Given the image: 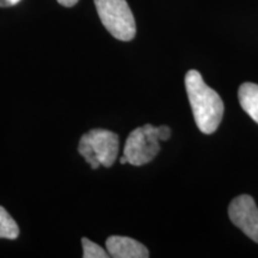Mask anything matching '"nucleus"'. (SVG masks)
Returning <instances> with one entry per match:
<instances>
[{
	"instance_id": "9",
	"label": "nucleus",
	"mask_w": 258,
	"mask_h": 258,
	"mask_svg": "<svg viewBox=\"0 0 258 258\" xmlns=\"http://www.w3.org/2000/svg\"><path fill=\"white\" fill-rule=\"evenodd\" d=\"M83 244V257L84 258H108L109 253L105 252L103 247L98 244L93 243L88 238L84 237L82 239Z\"/></svg>"
},
{
	"instance_id": "1",
	"label": "nucleus",
	"mask_w": 258,
	"mask_h": 258,
	"mask_svg": "<svg viewBox=\"0 0 258 258\" xmlns=\"http://www.w3.org/2000/svg\"><path fill=\"white\" fill-rule=\"evenodd\" d=\"M185 90L199 129L205 134H213L220 125L224 115L220 96L203 82L201 73L195 70L185 74Z\"/></svg>"
},
{
	"instance_id": "10",
	"label": "nucleus",
	"mask_w": 258,
	"mask_h": 258,
	"mask_svg": "<svg viewBox=\"0 0 258 258\" xmlns=\"http://www.w3.org/2000/svg\"><path fill=\"white\" fill-rule=\"evenodd\" d=\"M59 4H61L62 6H66V8H71V6H74L79 0H56Z\"/></svg>"
},
{
	"instance_id": "8",
	"label": "nucleus",
	"mask_w": 258,
	"mask_h": 258,
	"mask_svg": "<svg viewBox=\"0 0 258 258\" xmlns=\"http://www.w3.org/2000/svg\"><path fill=\"white\" fill-rule=\"evenodd\" d=\"M19 235V227L14 218L4 207L0 206V238L15 240Z\"/></svg>"
},
{
	"instance_id": "5",
	"label": "nucleus",
	"mask_w": 258,
	"mask_h": 258,
	"mask_svg": "<svg viewBox=\"0 0 258 258\" xmlns=\"http://www.w3.org/2000/svg\"><path fill=\"white\" fill-rule=\"evenodd\" d=\"M228 217L234 226L258 243V207L250 195L237 196L228 206Z\"/></svg>"
},
{
	"instance_id": "3",
	"label": "nucleus",
	"mask_w": 258,
	"mask_h": 258,
	"mask_svg": "<svg viewBox=\"0 0 258 258\" xmlns=\"http://www.w3.org/2000/svg\"><path fill=\"white\" fill-rule=\"evenodd\" d=\"M118 135L106 129H91L80 139L78 152L96 170L103 165L112 166L118 154Z\"/></svg>"
},
{
	"instance_id": "4",
	"label": "nucleus",
	"mask_w": 258,
	"mask_h": 258,
	"mask_svg": "<svg viewBox=\"0 0 258 258\" xmlns=\"http://www.w3.org/2000/svg\"><path fill=\"white\" fill-rule=\"evenodd\" d=\"M102 24L115 38L132 41L137 34L135 19L125 0H95Z\"/></svg>"
},
{
	"instance_id": "6",
	"label": "nucleus",
	"mask_w": 258,
	"mask_h": 258,
	"mask_svg": "<svg viewBox=\"0 0 258 258\" xmlns=\"http://www.w3.org/2000/svg\"><path fill=\"white\" fill-rule=\"evenodd\" d=\"M106 250L114 258H147L150 257L147 247L138 240L129 237L111 235L106 239Z\"/></svg>"
},
{
	"instance_id": "7",
	"label": "nucleus",
	"mask_w": 258,
	"mask_h": 258,
	"mask_svg": "<svg viewBox=\"0 0 258 258\" xmlns=\"http://www.w3.org/2000/svg\"><path fill=\"white\" fill-rule=\"evenodd\" d=\"M238 98L243 110L258 123V85L244 83L238 90Z\"/></svg>"
},
{
	"instance_id": "12",
	"label": "nucleus",
	"mask_w": 258,
	"mask_h": 258,
	"mask_svg": "<svg viewBox=\"0 0 258 258\" xmlns=\"http://www.w3.org/2000/svg\"><path fill=\"white\" fill-rule=\"evenodd\" d=\"M120 163H121V164H127V163H128L127 158H125L124 156H123V157H122V158H121V159H120Z\"/></svg>"
},
{
	"instance_id": "11",
	"label": "nucleus",
	"mask_w": 258,
	"mask_h": 258,
	"mask_svg": "<svg viewBox=\"0 0 258 258\" xmlns=\"http://www.w3.org/2000/svg\"><path fill=\"white\" fill-rule=\"evenodd\" d=\"M19 2H21V0H0V6H2V8H6V6L16 5Z\"/></svg>"
},
{
	"instance_id": "2",
	"label": "nucleus",
	"mask_w": 258,
	"mask_h": 258,
	"mask_svg": "<svg viewBox=\"0 0 258 258\" xmlns=\"http://www.w3.org/2000/svg\"><path fill=\"white\" fill-rule=\"evenodd\" d=\"M171 137V129L167 125L154 127L152 124H145L134 129L128 135L123 148V156L127 158L128 164L141 166L152 161L160 152L159 141H166Z\"/></svg>"
}]
</instances>
